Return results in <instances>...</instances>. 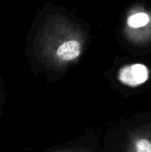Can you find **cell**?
I'll return each mask as SVG.
<instances>
[{"label":"cell","instance_id":"obj_1","mask_svg":"<svg viewBox=\"0 0 151 152\" xmlns=\"http://www.w3.org/2000/svg\"><path fill=\"white\" fill-rule=\"evenodd\" d=\"M125 33L136 46L151 44V8L140 4L132 7L125 18Z\"/></svg>","mask_w":151,"mask_h":152},{"label":"cell","instance_id":"obj_2","mask_svg":"<svg viewBox=\"0 0 151 152\" xmlns=\"http://www.w3.org/2000/svg\"><path fill=\"white\" fill-rule=\"evenodd\" d=\"M150 77L149 68L142 63H133L120 69L117 78L128 86H138L144 84Z\"/></svg>","mask_w":151,"mask_h":152},{"label":"cell","instance_id":"obj_3","mask_svg":"<svg viewBox=\"0 0 151 152\" xmlns=\"http://www.w3.org/2000/svg\"><path fill=\"white\" fill-rule=\"evenodd\" d=\"M81 53L80 43L77 40H68L61 44L57 50V56L63 61L76 59Z\"/></svg>","mask_w":151,"mask_h":152},{"label":"cell","instance_id":"obj_4","mask_svg":"<svg viewBox=\"0 0 151 152\" xmlns=\"http://www.w3.org/2000/svg\"><path fill=\"white\" fill-rule=\"evenodd\" d=\"M137 152H151V142L147 139H141L136 143Z\"/></svg>","mask_w":151,"mask_h":152}]
</instances>
